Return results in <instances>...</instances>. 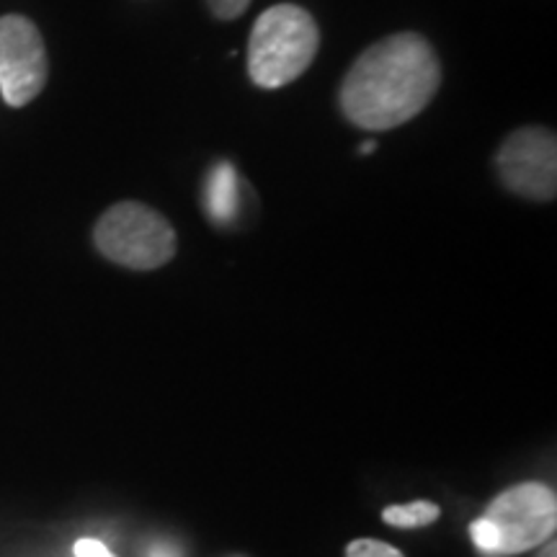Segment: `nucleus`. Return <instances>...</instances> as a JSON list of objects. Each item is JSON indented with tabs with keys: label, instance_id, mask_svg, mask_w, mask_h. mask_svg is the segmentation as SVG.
Here are the masks:
<instances>
[{
	"label": "nucleus",
	"instance_id": "obj_1",
	"mask_svg": "<svg viewBox=\"0 0 557 557\" xmlns=\"http://www.w3.org/2000/svg\"><path fill=\"white\" fill-rule=\"evenodd\" d=\"M438 83L442 65L434 47L421 34H393L354 62L338 99L354 127L385 132L421 114Z\"/></svg>",
	"mask_w": 557,
	"mask_h": 557
},
{
	"label": "nucleus",
	"instance_id": "obj_2",
	"mask_svg": "<svg viewBox=\"0 0 557 557\" xmlns=\"http://www.w3.org/2000/svg\"><path fill=\"white\" fill-rule=\"evenodd\" d=\"M320 32L315 18L295 3L271 5L253 24L248 41V75L259 88L297 81L315 60Z\"/></svg>",
	"mask_w": 557,
	"mask_h": 557
},
{
	"label": "nucleus",
	"instance_id": "obj_3",
	"mask_svg": "<svg viewBox=\"0 0 557 557\" xmlns=\"http://www.w3.org/2000/svg\"><path fill=\"white\" fill-rule=\"evenodd\" d=\"M94 243L103 259L124 269L152 271L176 256V230L163 214L139 201H120L101 214Z\"/></svg>",
	"mask_w": 557,
	"mask_h": 557
},
{
	"label": "nucleus",
	"instance_id": "obj_4",
	"mask_svg": "<svg viewBox=\"0 0 557 557\" xmlns=\"http://www.w3.org/2000/svg\"><path fill=\"white\" fill-rule=\"evenodd\" d=\"M483 517L498 540V557L519 555L553 537L557 527V498L553 487L524 483L508 487L491 500Z\"/></svg>",
	"mask_w": 557,
	"mask_h": 557
},
{
	"label": "nucleus",
	"instance_id": "obj_5",
	"mask_svg": "<svg viewBox=\"0 0 557 557\" xmlns=\"http://www.w3.org/2000/svg\"><path fill=\"white\" fill-rule=\"evenodd\" d=\"M50 78L47 47L32 18L0 16V96L13 109L26 107L45 90Z\"/></svg>",
	"mask_w": 557,
	"mask_h": 557
},
{
	"label": "nucleus",
	"instance_id": "obj_6",
	"mask_svg": "<svg viewBox=\"0 0 557 557\" xmlns=\"http://www.w3.org/2000/svg\"><path fill=\"white\" fill-rule=\"evenodd\" d=\"M506 189L527 199L553 201L557 194V139L553 129L524 127L508 135L496 156Z\"/></svg>",
	"mask_w": 557,
	"mask_h": 557
},
{
	"label": "nucleus",
	"instance_id": "obj_7",
	"mask_svg": "<svg viewBox=\"0 0 557 557\" xmlns=\"http://www.w3.org/2000/svg\"><path fill=\"white\" fill-rule=\"evenodd\" d=\"M240 189L243 181L235 171V165H230L222 160V163H214L209 169L205 178V209L209 220L220 227L235 225L240 218Z\"/></svg>",
	"mask_w": 557,
	"mask_h": 557
},
{
	"label": "nucleus",
	"instance_id": "obj_8",
	"mask_svg": "<svg viewBox=\"0 0 557 557\" xmlns=\"http://www.w3.org/2000/svg\"><path fill=\"white\" fill-rule=\"evenodd\" d=\"M442 517L436 504L431 500H413L408 506H389L382 511V519L393 527H403V529H416V527H426L434 524V521Z\"/></svg>",
	"mask_w": 557,
	"mask_h": 557
},
{
	"label": "nucleus",
	"instance_id": "obj_9",
	"mask_svg": "<svg viewBox=\"0 0 557 557\" xmlns=\"http://www.w3.org/2000/svg\"><path fill=\"white\" fill-rule=\"evenodd\" d=\"M346 557H406L400 549L380 540H354L346 547Z\"/></svg>",
	"mask_w": 557,
	"mask_h": 557
},
{
	"label": "nucleus",
	"instance_id": "obj_10",
	"mask_svg": "<svg viewBox=\"0 0 557 557\" xmlns=\"http://www.w3.org/2000/svg\"><path fill=\"white\" fill-rule=\"evenodd\" d=\"M207 3L214 16L222 21H233V18H240L253 0H207Z\"/></svg>",
	"mask_w": 557,
	"mask_h": 557
},
{
	"label": "nucleus",
	"instance_id": "obj_11",
	"mask_svg": "<svg viewBox=\"0 0 557 557\" xmlns=\"http://www.w3.org/2000/svg\"><path fill=\"white\" fill-rule=\"evenodd\" d=\"M73 553L75 557H116L107 545H103V542L90 540V537H83L75 542Z\"/></svg>",
	"mask_w": 557,
	"mask_h": 557
},
{
	"label": "nucleus",
	"instance_id": "obj_12",
	"mask_svg": "<svg viewBox=\"0 0 557 557\" xmlns=\"http://www.w3.org/2000/svg\"><path fill=\"white\" fill-rule=\"evenodd\" d=\"M148 557H181V549L173 545V542L158 540V542H152V545H150Z\"/></svg>",
	"mask_w": 557,
	"mask_h": 557
},
{
	"label": "nucleus",
	"instance_id": "obj_13",
	"mask_svg": "<svg viewBox=\"0 0 557 557\" xmlns=\"http://www.w3.org/2000/svg\"><path fill=\"white\" fill-rule=\"evenodd\" d=\"M540 557H557V549H555V542H549V545H547V549H545V553H542Z\"/></svg>",
	"mask_w": 557,
	"mask_h": 557
},
{
	"label": "nucleus",
	"instance_id": "obj_14",
	"mask_svg": "<svg viewBox=\"0 0 557 557\" xmlns=\"http://www.w3.org/2000/svg\"><path fill=\"white\" fill-rule=\"evenodd\" d=\"M359 152H364V156H369V152H374V143H367V145H361V150Z\"/></svg>",
	"mask_w": 557,
	"mask_h": 557
}]
</instances>
